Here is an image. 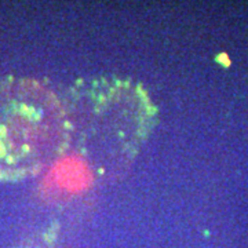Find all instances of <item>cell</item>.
Wrapping results in <instances>:
<instances>
[{"instance_id":"obj_1","label":"cell","mask_w":248,"mask_h":248,"mask_svg":"<svg viewBox=\"0 0 248 248\" xmlns=\"http://www.w3.org/2000/svg\"><path fill=\"white\" fill-rule=\"evenodd\" d=\"M65 153L84 163L96 181L123 175L157 123V107L141 83L103 74L72 83L61 95Z\"/></svg>"},{"instance_id":"obj_2","label":"cell","mask_w":248,"mask_h":248,"mask_svg":"<svg viewBox=\"0 0 248 248\" xmlns=\"http://www.w3.org/2000/svg\"><path fill=\"white\" fill-rule=\"evenodd\" d=\"M65 154V112L59 94L32 77L0 79V181L40 174Z\"/></svg>"},{"instance_id":"obj_3","label":"cell","mask_w":248,"mask_h":248,"mask_svg":"<svg viewBox=\"0 0 248 248\" xmlns=\"http://www.w3.org/2000/svg\"><path fill=\"white\" fill-rule=\"evenodd\" d=\"M57 229L58 226H51V227L29 237L17 248H55Z\"/></svg>"}]
</instances>
